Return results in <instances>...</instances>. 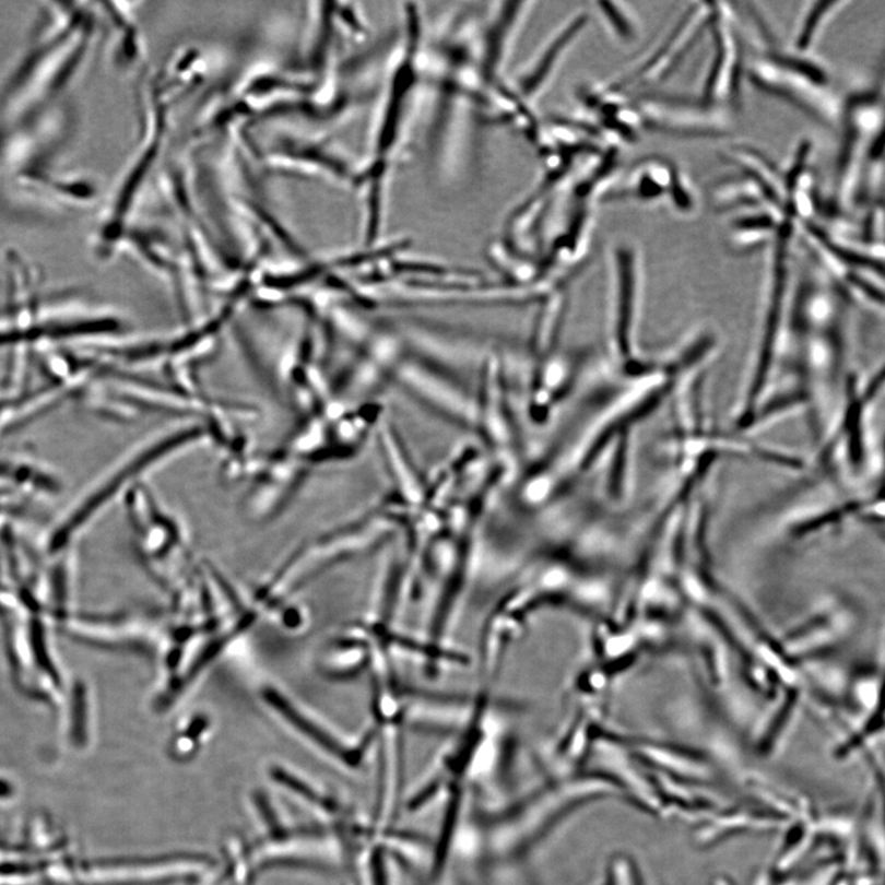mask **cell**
Segmentation results:
<instances>
[{
	"mask_svg": "<svg viewBox=\"0 0 885 885\" xmlns=\"http://www.w3.org/2000/svg\"><path fill=\"white\" fill-rule=\"evenodd\" d=\"M426 23L416 4L402 9V26L386 64L368 152L357 172L366 248L376 246L386 224L391 177L405 153L423 104Z\"/></svg>",
	"mask_w": 885,
	"mask_h": 885,
	"instance_id": "6da1fadb",
	"label": "cell"
},
{
	"mask_svg": "<svg viewBox=\"0 0 885 885\" xmlns=\"http://www.w3.org/2000/svg\"><path fill=\"white\" fill-rule=\"evenodd\" d=\"M396 378L426 405L461 426H479V402L459 384L433 369L429 363L405 358L396 366Z\"/></svg>",
	"mask_w": 885,
	"mask_h": 885,
	"instance_id": "7a4b0ae2",
	"label": "cell"
},
{
	"mask_svg": "<svg viewBox=\"0 0 885 885\" xmlns=\"http://www.w3.org/2000/svg\"><path fill=\"white\" fill-rule=\"evenodd\" d=\"M587 24L588 15L586 13L575 16L560 28V32L554 36L553 42L546 45L544 51L524 69V72L519 73L515 82L510 81L511 88H514L520 102L530 106V103L535 101L539 94L544 91L551 75L556 71L560 58L564 57L567 48L573 45L575 38L583 32Z\"/></svg>",
	"mask_w": 885,
	"mask_h": 885,
	"instance_id": "3957f363",
	"label": "cell"
},
{
	"mask_svg": "<svg viewBox=\"0 0 885 885\" xmlns=\"http://www.w3.org/2000/svg\"><path fill=\"white\" fill-rule=\"evenodd\" d=\"M674 166L662 160H649L634 166L628 174L627 185L616 192V199H635L637 201H654L662 196L672 199L677 186L683 182V176Z\"/></svg>",
	"mask_w": 885,
	"mask_h": 885,
	"instance_id": "277c9868",
	"label": "cell"
},
{
	"mask_svg": "<svg viewBox=\"0 0 885 885\" xmlns=\"http://www.w3.org/2000/svg\"><path fill=\"white\" fill-rule=\"evenodd\" d=\"M848 4L840 2H821L815 3L810 13L805 15L804 22L801 26L800 34L796 36L795 47L800 52L809 51L810 46L813 44L814 38L821 32L825 19L828 20L838 8Z\"/></svg>",
	"mask_w": 885,
	"mask_h": 885,
	"instance_id": "5b68a950",
	"label": "cell"
},
{
	"mask_svg": "<svg viewBox=\"0 0 885 885\" xmlns=\"http://www.w3.org/2000/svg\"><path fill=\"white\" fill-rule=\"evenodd\" d=\"M32 645L35 661L43 671L52 677L54 682H58V674L51 661V656L48 653L46 637L44 635V627L42 624L34 623L32 629Z\"/></svg>",
	"mask_w": 885,
	"mask_h": 885,
	"instance_id": "8992f818",
	"label": "cell"
},
{
	"mask_svg": "<svg viewBox=\"0 0 885 885\" xmlns=\"http://www.w3.org/2000/svg\"><path fill=\"white\" fill-rule=\"evenodd\" d=\"M599 7H602V12L607 23L614 28L613 32L618 37H622L624 42H632L635 37V30L632 22H628L624 13L618 12V9L612 3H602L599 4Z\"/></svg>",
	"mask_w": 885,
	"mask_h": 885,
	"instance_id": "52a82bcc",
	"label": "cell"
}]
</instances>
